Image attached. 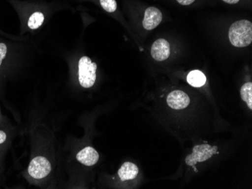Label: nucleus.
Returning <instances> with one entry per match:
<instances>
[{
  "label": "nucleus",
  "instance_id": "obj_1",
  "mask_svg": "<svg viewBox=\"0 0 252 189\" xmlns=\"http://www.w3.org/2000/svg\"><path fill=\"white\" fill-rule=\"evenodd\" d=\"M229 39L235 47H247L252 42V22L248 20L236 21L230 27Z\"/></svg>",
  "mask_w": 252,
  "mask_h": 189
},
{
  "label": "nucleus",
  "instance_id": "obj_8",
  "mask_svg": "<svg viewBox=\"0 0 252 189\" xmlns=\"http://www.w3.org/2000/svg\"><path fill=\"white\" fill-rule=\"evenodd\" d=\"M76 159L86 166H93L98 162L99 154L94 148L88 146L78 152Z\"/></svg>",
  "mask_w": 252,
  "mask_h": 189
},
{
  "label": "nucleus",
  "instance_id": "obj_14",
  "mask_svg": "<svg viewBox=\"0 0 252 189\" xmlns=\"http://www.w3.org/2000/svg\"><path fill=\"white\" fill-rule=\"evenodd\" d=\"M7 54V46L5 44L0 42V66L2 64V60L5 58Z\"/></svg>",
  "mask_w": 252,
  "mask_h": 189
},
{
  "label": "nucleus",
  "instance_id": "obj_3",
  "mask_svg": "<svg viewBox=\"0 0 252 189\" xmlns=\"http://www.w3.org/2000/svg\"><path fill=\"white\" fill-rule=\"evenodd\" d=\"M218 147L209 144L194 146L192 152L186 158V163L189 166H195L199 162L209 160L215 154L218 153Z\"/></svg>",
  "mask_w": 252,
  "mask_h": 189
},
{
  "label": "nucleus",
  "instance_id": "obj_5",
  "mask_svg": "<svg viewBox=\"0 0 252 189\" xmlns=\"http://www.w3.org/2000/svg\"><path fill=\"white\" fill-rule=\"evenodd\" d=\"M162 21V14L156 7H149L144 13L143 27L147 30L155 29Z\"/></svg>",
  "mask_w": 252,
  "mask_h": 189
},
{
  "label": "nucleus",
  "instance_id": "obj_13",
  "mask_svg": "<svg viewBox=\"0 0 252 189\" xmlns=\"http://www.w3.org/2000/svg\"><path fill=\"white\" fill-rule=\"evenodd\" d=\"M100 5L107 12H115L117 8V1L116 0H100Z\"/></svg>",
  "mask_w": 252,
  "mask_h": 189
},
{
  "label": "nucleus",
  "instance_id": "obj_15",
  "mask_svg": "<svg viewBox=\"0 0 252 189\" xmlns=\"http://www.w3.org/2000/svg\"><path fill=\"white\" fill-rule=\"evenodd\" d=\"M6 134H5L4 131H1V130H0V144L3 143V142L6 140Z\"/></svg>",
  "mask_w": 252,
  "mask_h": 189
},
{
  "label": "nucleus",
  "instance_id": "obj_16",
  "mask_svg": "<svg viewBox=\"0 0 252 189\" xmlns=\"http://www.w3.org/2000/svg\"><path fill=\"white\" fill-rule=\"evenodd\" d=\"M181 5H188L192 4L195 0H177Z\"/></svg>",
  "mask_w": 252,
  "mask_h": 189
},
{
  "label": "nucleus",
  "instance_id": "obj_12",
  "mask_svg": "<svg viewBox=\"0 0 252 189\" xmlns=\"http://www.w3.org/2000/svg\"><path fill=\"white\" fill-rule=\"evenodd\" d=\"M44 21L43 14L41 12H35L31 15L28 21V27L31 29H36L42 25Z\"/></svg>",
  "mask_w": 252,
  "mask_h": 189
},
{
  "label": "nucleus",
  "instance_id": "obj_11",
  "mask_svg": "<svg viewBox=\"0 0 252 189\" xmlns=\"http://www.w3.org/2000/svg\"><path fill=\"white\" fill-rule=\"evenodd\" d=\"M242 99L247 104L250 109H252V83L247 82L243 85L240 90Z\"/></svg>",
  "mask_w": 252,
  "mask_h": 189
},
{
  "label": "nucleus",
  "instance_id": "obj_2",
  "mask_svg": "<svg viewBox=\"0 0 252 189\" xmlns=\"http://www.w3.org/2000/svg\"><path fill=\"white\" fill-rule=\"evenodd\" d=\"M97 64L92 62L89 57H81L79 61V81L80 85L89 88L94 85L96 81Z\"/></svg>",
  "mask_w": 252,
  "mask_h": 189
},
{
  "label": "nucleus",
  "instance_id": "obj_9",
  "mask_svg": "<svg viewBox=\"0 0 252 189\" xmlns=\"http://www.w3.org/2000/svg\"><path fill=\"white\" fill-rule=\"evenodd\" d=\"M138 173L139 169L137 165L131 162H126L118 170V176L122 181H127L135 179Z\"/></svg>",
  "mask_w": 252,
  "mask_h": 189
},
{
  "label": "nucleus",
  "instance_id": "obj_6",
  "mask_svg": "<svg viewBox=\"0 0 252 189\" xmlns=\"http://www.w3.org/2000/svg\"><path fill=\"white\" fill-rule=\"evenodd\" d=\"M189 97L184 91H174L168 94L167 104L173 109L180 110L187 108L189 104Z\"/></svg>",
  "mask_w": 252,
  "mask_h": 189
},
{
  "label": "nucleus",
  "instance_id": "obj_7",
  "mask_svg": "<svg viewBox=\"0 0 252 189\" xmlns=\"http://www.w3.org/2000/svg\"><path fill=\"white\" fill-rule=\"evenodd\" d=\"M153 58L157 61H164L169 57L170 45L165 39H158L151 48Z\"/></svg>",
  "mask_w": 252,
  "mask_h": 189
},
{
  "label": "nucleus",
  "instance_id": "obj_10",
  "mask_svg": "<svg viewBox=\"0 0 252 189\" xmlns=\"http://www.w3.org/2000/svg\"><path fill=\"white\" fill-rule=\"evenodd\" d=\"M188 82L192 87H199L203 86L206 82V77L204 73L199 70H193L188 74L187 78Z\"/></svg>",
  "mask_w": 252,
  "mask_h": 189
},
{
  "label": "nucleus",
  "instance_id": "obj_17",
  "mask_svg": "<svg viewBox=\"0 0 252 189\" xmlns=\"http://www.w3.org/2000/svg\"><path fill=\"white\" fill-rule=\"evenodd\" d=\"M223 2L229 4H236L239 2V0H223Z\"/></svg>",
  "mask_w": 252,
  "mask_h": 189
},
{
  "label": "nucleus",
  "instance_id": "obj_4",
  "mask_svg": "<svg viewBox=\"0 0 252 189\" xmlns=\"http://www.w3.org/2000/svg\"><path fill=\"white\" fill-rule=\"evenodd\" d=\"M51 170L52 165L50 162L42 156L34 158L28 166V173L36 180H42L46 177L51 173Z\"/></svg>",
  "mask_w": 252,
  "mask_h": 189
}]
</instances>
